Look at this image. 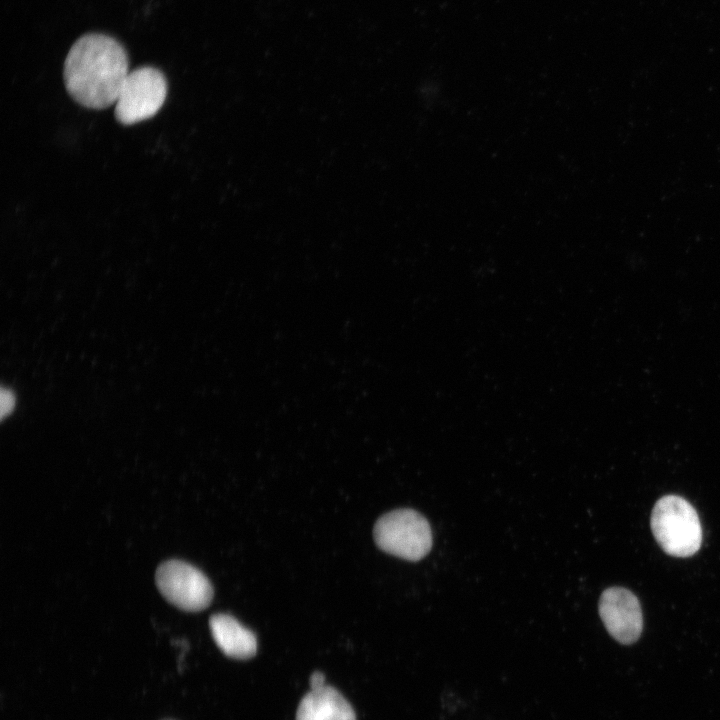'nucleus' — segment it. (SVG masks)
I'll return each mask as SVG.
<instances>
[{
	"instance_id": "f257e3e1",
	"label": "nucleus",
	"mask_w": 720,
	"mask_h": 720,
	"mask_svg": "<svg viewBox=\"0 0 720 720\" xmlns=\"http://www.w3.org/2000/svg\"><path fill=\"white\" fill-rule=\"evenodd\" d=\"M129 74L128 55L114 38L89 33L70 48L63 69L71 98L86 108L105 109L115 104Z\"/></svg>"
},
{
	"instance_id": "f03ea898",
	"label": "nucleus",
	"mask_w": 720,
	"mask_h": 720,
	"mask_svg": "<svg viewBox=\"0 0 720 720\" xmlns=\"http://www.w3.org/2000/svg\"><path fill=\"white\" fill-rule=\"evenodd\" d=\"M651 529L660 547L674 557L695 554L702 543V528L694 507L677 495L660 498L651 513Z\"/></svg>"
},
{
	"instance_id": "7ed1b4c3",
	"label": "nucleus",
	"mask_w": 720,
	"mask_h": 720,
	"mask_svg": "<svg viewBox=\"0 0 720 720\" xmlns=\"http://www.w3.org/2000/svg\"><path fill=\"white\" fill-rule=\"evenodd\" d=\"M374 540L384 552L419 561L432 547V531L427 519L419 512L403 508L381 516L374 526Z\"/></svg>"
},
{
	"instance_id": "20e7f679",
	"label": "nucleus",
	"mask_w": 720,
	"mask_h": 720,
	"mask_svg": "<svg viewBox=\"0 0 720 720\" xmlns=\"http://www.w3.org/2000/svg\"><path fill=\"white\" fill-rule=\"evenodd\" d=\"M167 96L164 74L154 67H140L129 72L115 102V118L132 125L153 117Z\"/></svg>"
},
{
	"instance_id": "39448f33",
	"label": "nucleus",
	"mask_w": 720,
	"mask_h": 720,
	"mask_svg": "<svg viewBox=\"0 0 720 720\" xmlns=\"http://www.w3.org/2000/svg\"><path fill=\"white\" fill-rule=\"evenodd\" d=\"M156 585L164 598L174 606L197 612L210 605L213 587L196 567L180 560L160 564L155 574Z\"/></svg>"
},
{
	"instance_id": "423d86ee",
	"label": "nucleus",
	"mask_w": 720,
	"mask_h": 720,
	"mask_svg": "<svg viewBox=\"0 0 720 720\" xmlns=\"http://www.w3.org/2000/svg\"><path fill=\"white\" fill-rule=\"evenodd\" d=\"M599 614L608 633L628 645L641 635L643 618L637 597L623 587H610L600 596Z\"/></svg>"
},
{
	"instance_id": "0eeeda50",
	"label": "nucleus",
	"mask_w": 720,
	"mask_h": 720,
	"mask_svg": "<svg viewBox=\"0 0 720 720\" xmlns=\"http://www.w3.org/2000/svg\"><path fill=\"white\" fill-rule=\"evenodd\" d=\"M209 626L215 643L226 656L245 660L256 654V636L231 615L215 614Z\"/></svg>"
},
{
	"instance_id": "6e6552de",
	"label": "nucleus",
	"mask_w": 720,
	"mask_h": 720,
	"mask_svg": "<svg viewBox=\"0 0 720 720\" xmlns=\"http://www.w3.org/2000/svg\"><path fill=\"white\" fill-rule=\"evenodd\" d=\"M296 720H356L350 703L331 686L310 690L301 699Z\"/></svg>"
},
{
	"instance_id": "1a4fd4ad",
	"label": "nucleus",
	"mask_w": 720,
	"mask_h": 720,
	"mask_svg": "<svg viewBox=\"0 0 720 720\" xmlns=\"http://www.w3.org/2000/svg\"><path fill=\"white\" fill-rule=\"evenodd\" d=\"M0 414L1 418L4 419L6 416H8L15 407V395L14 393L9 390L2 388L0 393Z\"/></svg>"
},
{
	"instance_id": "9d476101",
	"label": "nucleus",
	"mask_w": 720,
	"mask_h": 720,
	"mask_svg": "<svg viewBox=\"0 0 720 720\" xmlns=\"http://www.w3.org/2000/svg\"><path fill=\"white\" fill-rule=\"evenodd\" d=\"M310 688L311 690L321 688L325 686V676L322 672L316 671L310 676Z\"/></svg>"
}]
</instances>
